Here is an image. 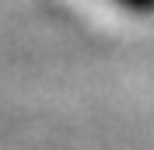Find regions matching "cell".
<instances>
[{
	"instance_id": "1",
	"label": "cell",
	"mask_w": 154,
	"mask_h": 150,
	"mask_svg": "<svg viewBox=\"0 0 154 150\" xmlns=\"http://www.w3.org/2000/svg\"><path fill=\"white\" fill-rule=\"evenodd\" d=\"M109 4L130 10V14H154V0H109Z\"/></svg>"
}]
</instances>
